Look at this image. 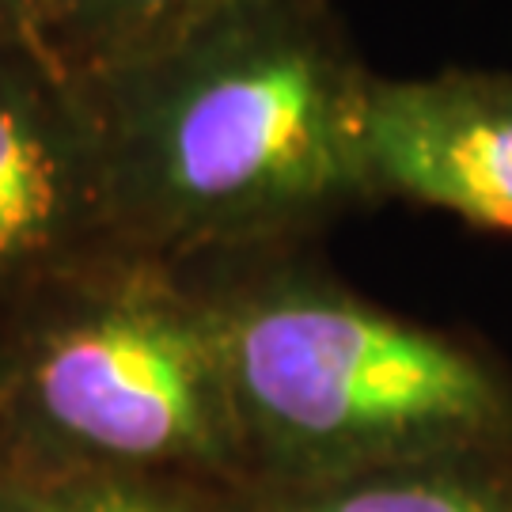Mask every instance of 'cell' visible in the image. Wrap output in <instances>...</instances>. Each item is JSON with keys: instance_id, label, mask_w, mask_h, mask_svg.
<instances>
[{"instance_id": "cell-3", "label": "cell", "mask_w": 512, "mask_h": 512, "mask_svg": "<svg viewBox=\"0 0 512 512\" xmlns=\"http://www.w3.org/2000/svg\"><path fill=\"white\" fill-rule=\"evenodd\" d=\"M0 425L54 471H224L243 459L213 311L183 262L118 251L12 323Z\"/></svg>"}, {"instance_id": "cell-11", "label": "cell", "mask_w": 512, "mask_h": 512, "mask_svg": "<svg viewBox=\"0 0 512 512\" xmlns=\"http://www.w3.org/2000/svg\"><path fill=\"white\" fill-rule=\"evenodd\" d=\"M8 361H12V330L0 327V387H4V376H8Z\"/></svg>"}, {"instance_id": "cell-6", "label": "cell", "mask_w": 512, "mask_h": 512, "mask_svg": "<svg viewBox=\"0 0 512 512\" xmlns=\"http://www.w3.org/2000/svg\"><path fill=\"white\" fill-rule=\"evenodd\" d=\"M251 4L266 0H42L38 42L65 73L92 84Z\"/></svg>"}, {"instance_id": "cell-1", "label": "cell", "mask_w": 512, "mask_h": 512, "mask_svg": "<svg viewBox=\"0 0 512 512\" xmlns=\"http://www.w3.org/2000/svg\"><path fill=\"white\" fill-rule=\"evenodd\" d=\"M372 76L338 0H266L84 84L122 243L194 266L372 209Z\"/></svg>"}, {"instance_id": "cell-8", "label": "cell", "mask_w": 512, "mask_h": 512, "mask_svg": "<svg viewBox=\"0 0 512 512\" xmlns=\"http://www.w3.org/2000/svg\"><path fill=\"white\" fill-rule=\"evenodd\" d=\"M19 512H186L152 475L129 471H54L42 482H16Z\"/></svg>"}, {"instance_id": "cell-5", "label": "cell", "mask_w": 512, "mask_h": 512, "mask_svg": "<svg viewBox=\"0 0 512 512\" xmlns=\"http://www.w3.org/2000/svg\"><path fill=\"white\" fill-rule=\"evenodd\" d=\"M368 202L512 236V69L376 73L361 126Z\"/></svg>"}, {"instance_id": "cell-9", "label": "cell", "mask_w": 512, "mask_h": 512, "mask_svg": "<svg viewBox=\"0 0 512 512\" xmlns=\"http://www.w3.org/2000/svg\"><path fill=\"white\" fill-rule=\"evenodd\" d=\"M42 0H0V38H38Z\"/></svg>"}, {"instance_id": "cell-2", "label": "cell", "mask_w": 512, "mask_h": 512, "mask_svg": "<svg viewBox=\"0 0 512 512\" xmlns=\"http://www.w3.org/2000/svg\"><path fill=\"white\" fill-rule=\"evenodd\" d=\"M213 311L243 456L304 486L512 452V380L444 330L376 308L293 247L190 266Z\"/></svg>"}, {"instance_id": "cell-7", "label": "cell", "mask_w": 512, "mask_h": 512, "mask_svg": "<svg viewBox=\"0 0 512 512\" xmlns=\"http://www.w3.org/2000/svg\"><path fill=\"white\" fill-rule=\"evenodd\" d=\"M509 452H459L315 482L289 512H512Z\"/></svg>"}, {"instance_id": "cell-4", "label": "cell", "mask_w": 512, "mask_h": 512, "mask_svg": "<svg viewBox=\"0 0 512 512\" xmlns=\"http://www.w3.org/2000/svg\"><path fill=\"white\" fill-rule=\"evenodd\" d=\"M118 251L92 92L38 38H0V327Z\"/></svg>"}, {"instance_id": "cell-10", "label": "cell", "mask_w": 512, "mask_h": 512, "mask_svg": "<svg viewBox=\"0 0 512 512\" xmlns=\"http://www.w3.org/2000/svg\"><path fill=\"white\" fill-rule=\"evenodd\" d=\"M0 512H19V490L12 478L0 475Z\"/></svg>"}]
</instances>
